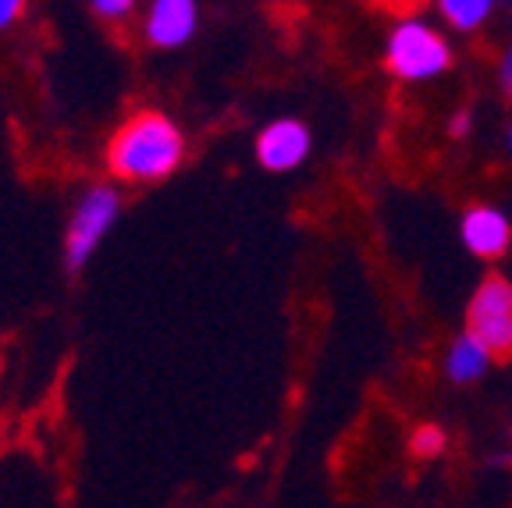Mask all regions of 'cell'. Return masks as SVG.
<instances>
[{
  "mask_svg": "<svg viewBox=\"0 0 512 508\" xmlns=\"http://www.w3.org/2000/svg\"><path fill=\"white\" fill-rule=\"evenodd\" d=\"M182 153L185 139L175 121L157 111H143L114 132L107 164L121 182H160L182 164Z\"/></svg>",
  "mask_w": 512,
  "mask_h": 508,
  "instance_id": "1",
  "label": "cell"
},
{
  "mask_svg": "<svg viewBox=\"0 0 512 508\" xmlns=\"http://www.w3.org/2000/svg\"><path fill=\"white\" fill-rule=\"evenodd\" d=\"M452 64V50L420 18H406L388 36V68L406 82H427Z\"/></svg>",
  "mask_w": 512,
  "mask_h": 508,
  "instance_id": "2",
  "label": "cell"
},
{
  "mask_svg": "<svg viewBox=\"0 0 512 508\" xmlns=\"http://www.w3.org/2000/svg\"><path fill=\"white\" fill-rule=\"evenodd\" d=\"M466 334H473L491 356H512V285L498 274L480 281L466 310Z\"/></svg>",
  "mask_w": 512,
  "mask_h": 508,
  "instance_id": "3",
  "label": "cell"
},
{
  "mask_svg": "<svg viewBox=\"0 0 512 508\" xmlns=\"http://www.w3.org/2000/svg\"><path fill=\"white\" fill-rule=\"evenodd\" d=\"M121 199L111 185H96L86 196L79 199V207L72 214V224H68V239H64V267L82 270L93 256V249L100 246L111 224L118 221Z\"/></svg>",
  "mask_w": 512,
  "mask_h": 508,
  "instance_id": "4",
  "label": "cell"
},
{
  "mask_svg": "<svg viewBox=\"0 0 512 508\" xmlns=\"http://www.w3.org/2000/svg\"><path fill=\"white\" fill-rule=\"evenodd\" d=\"M313 139L310 128L296 118H281L271 121L264 132L256 135V160L267 167V171H292L306 160Z\"/></svg>",
  "mask_w": 512,
  "mask_h": 508,
  "instance_id": "5",
  "label": "cell"
},
{
  "mask_svg": "<svg viewBox=\"0 0 512 508\" xmlns=\"http://www.w3.org/2000/svg\"><path fill=\"white\" fill-rule=\"evenodd\" d=\"M196 18H200V11L192 0H157L146 15V40L164 50L182 47L196 32Z\"/></svg>",
  "mask_w": 512,
  "mask_h": 508,
  "instance_id": "6",
  "label": "cell"
},
{
  "mask_svg": "<svg viewBox=\"0 0 512 508\" xmlns=\"http://www.w3.org/2000/svg\"><path fill=\"white\" fill-rule=\"evenodd\" d=\"M463 242L473 256L480 260H491V256H502L512 242V224L502 210L495 207H473L463 217Z\"/></svg>",
  "mask_w": 512,
  "mask_h": 508,
  "instance_id": "7",
  "label": "cell"
},
{
  "mask_svg": "<svg viewBox=\"0 0 512 508\" xmlns=\"http://www.w3.org/2000/svg\"><path fill=\"white\" fill-rule=\"evenodd\" d=\"M491 352L473 338V334H459L452 349L445 356V374L452 377L456 384H470V381H480V377L488 374L491 366Z\"/></svg>",
  "mask_w": 512,
  "mask_h": 508,
  "instance_id": "8",
  "label": "cell"
},
{
  "mask_svg": "<svg viewBox=\"0 0 512 508\" xmlns=\"http://www.w3.org/2000/svg\"><path fill=\"white\" fill-rule=\"evenodd\" d=\"M495 4L491 0H441V15L452 29L459 32H473L488 22Z\"/></svg>",
  "mask_w": 512,
  "mask_h": 508,
  "instance_id": "9",
  "label": "cell"
},
{
  "mask_svg": "<svg viewBox=\"0 0 512 508\" xmlns=\"http://www.w3.org/2000/svg\"><path fill=\"white\" fill-rule=\"evenodd\" d=\"M441 448H445V430L434 427V423H427V427H420L413 434V452L424 455V459H431V455H438Z\"/></svg>",
  "mask_w": 512,
  "mask_h": 508,
  "instance_id": "10",
  "label": "cell"
},
{
  "mask_svg": "<svg viewBox=\"0 0 512 508\" xmlns=\"http://www.w3.org/2000/svg\"><path fill=\"white\" fill-rule=\"evenodd\" d=\"M93 11L104 18H125L136 11V4L132 0H93Z\"/></svg>",
  "mask_w": 512,
  "mask_h": 508,
  "instance_id": "11",
  "label": "cell"
},
{
  "mask_svg": "<svg viewBox=\"0 0 512 508\" xmlns=\"http://www.w3.org/2000/svg\"><path fill=\"white\" fill-rule=\"evenodd\" d=\"M22 15V0H0V29H8Z\"/></svg>",
  "mask_w": 512,
  "mask_h": 508,
  "instance_id": "12",
  "label": "cell"
},
{
  "mask_svg": "<svg viewBox=\"0 0 512 508\" xmlns=\"http://www.w3.org/2000/svg\"><path fill=\"white\" fill-rule=\"evenodd\" d=\"M502 89L512 96V47L502 54Z\"/></svg>",
  "mask_w": 512,
  "mask_h": 508,
  "instance_id": "13",
  "label": "cell"
},
{
  "mask_svg": "<svg viewBox=\"0 0 512 508\" xmlns=\"http://www.w3.org/2000/svg\"><path fill=\"white\" fill-rule=\"evenodd\" d=\"M470 132V114H456V121H452V135H456V139H463V135Z\"/></svg>",
  "mask_w": 512,
  "mask_h": 508,
  "instance_id": "14",
  "label": "cell"
},
{
  "mask_svg": "<svg viewBox=\"0 0 512 508\" xmlns=\"http://www.w3.org/2000/svg\"><path fill=\"white\" fill-rule=\"evenodd\" d=\"M509 150H512V125H509Z\"/></svg>",
  "mask_w": 512,
  "mask_h": 508,
  "instance_id": "15",
  "label": "cell"
}]
</instances>
